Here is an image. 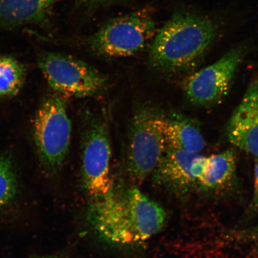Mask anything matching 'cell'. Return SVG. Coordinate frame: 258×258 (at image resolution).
I'll return each mask as SVG.
<instances>
[{
  "instance_id": "6da1fadb",
  "label": "cell",
  "mask_w": 258,
  "mask_h": 258,
  "mask_svg": "<svg viewBox=\"0 0 258 258\" xmlns=\"http://www.w3.org/2000/svg\"><path fill=\"white\" fill-rule=\"evenodd\" d=\"M92 228L102 240L134 244L153 237L165 224L166 212L137 188L115 190L93 199L88 211Z\"/></svg>"
},
{
  "instance_id": "7a4b0ae2",
  "label": "cell",
  "mask_w": 258,
  "mask_h": 258,
  "mask_svg": "<svg viewBox=\"0 0 258 258\" xmlns=\"http://www.w3.org/2000/svg\"><path fill=\"white\" fill-rule=\"evenodd\" d=\"M219 32L212 19L189 12H176L155 35L149 53L154 69L163 73L188 70L211 47Z\"/></svg>"
},
{
  "instance_id": "3957f363",
  "label": "cell",
  "mask_w": 258,
  "mask_h": 258,
  "mask_svg": "<svg viewBox=\"0 0 258 258\" xmlns=\"http://www.w3.org/2000/svg\"><path fill=\"white\" fill-rule=\"evenodd\" d=\"M162 111L151 105L139 108L131 119L126 165L129 176L142 182L154 172L166 150Z\"/></svg>"
},
{
  "instance_id": "277c9868",
  "label": "cell",
  "mask_w": 258,
  "mask_h": 258,
  "mask_svg": "<svg viewBox=\"0 0 258 258\" xmlns=\"http://www.w3.org/2000/svg\"><path fill=\"white\" fill-rule=\"evenodd\" d=\"M156 22L146 11L109 19L89 38L93 53L105 57H127L139 52L154 36Z\"/></svg>"
},
{
  "instance_id": "5b68a950",
  "label": "cell",
  "mask_w": 258,
  "mask_h": 258,
  "mask_svg": "<svg viewBox=\"0 0 258 258\" xmlns=\"http://www.w3.org/2000/svg\"><path fill=\"white\" fill-rule=\"evenodd\" d=\"M72 122L62 97H47L35 114L34 140L45 170L56 173L62 168L69 153Z\"/></svg>"
},
{
  "instance_id": "8992f818",
  "label": "cell",
  "mask_w": 258,
  "mask_h": 258,
  "mask_svg": "<svg viewBox=\"0 0 258 258\" xmlns=\"http://www.w3.org/2000/svg\"><path fill=\"white\" fill-rule=\"evenodd\" d=\"M111 154L107 120L104 115L91 114L82 134V174L83 186L93 199L101 198L114 189Z\"/></svg>"
},
{
  "instance_id": "52a82bcc",
  "label": "cell",
  "mask_w": 258,
  "mask_h": 258,
  "mask_svg": "<svg viewBox=\"0 0 258 258\" xmlns=\"http://www.w3.org/2000/svg\"><path fill=\"white\" fill-rule=\"evenodd\" d=\"M38 67L51 88L61 95L86 98L104 90V74L88 63L57 53H46L38 59Z\"/></svg>"
},
{
  "instance_id": "ba28073f",
  "label": "cell",
  "mask_w": 258,
  "mask_h": 258,
  "mask_svg": "<svg viewBox=\"0 0 258 258\" xmlns=\"http://www.w3.org/2000/svg\"><path fill=\"white\" fill-rule=\"evenodd\" d=\"M243 54V48H232L217 62L186 78L183 89L188 101L205 106L220 102L230 89Z\"/></svg>"
},
{
  "instance_id": "9c48e42d",
  "label": "cell",
  "mask_w": 258,
  "mask_h": 258,
  "mask_svg": "<svg viewBox=\"0 0 258 258\" xmlns=\"http://www.w3.org/2000/svg\"><path fill=\"white\" fill-rule=\"evenodd\" d=\"M206 157L200 154L166 147L153 173L154 182L177 195H185L199 188Z\"/></svg>"
},
{
  "instance_id": "30bf717a",
  "label": "cell",
  "mask_w": 258,
  "mask_h": 258,
  "mask_svg": "<svg viewBox=\"0 0 258 258\" xmlns=\"http://www.w3.org/2000/svg\"><path fill=\"white\" fill-rule=\"evenodd\" d=\"M228 140L234 147L258 158V82L250 84L227 126Z\"/></svg>"
},
{
  "instance_id": "8fae6325",
  "label": "cell",
  "mask_w": 258,
  "mask_h": 258,
  "mask_svg": "<svg viewBox=\"0 0 258 258\" xmlns=\"http://www.w3.org/2000/svg\"><path fill=\"white\" fill-rule=\"evenodd\" d=\"M61 0H0V30L50 26L53 10Z\"/></svg>"
},
{
  "instance_id": "7c38bea8",
  "label": "cell",
  "mask_w": 258,
  "mask_h": 258,
  "mask_svg": "<svg viewBox=\"0 0 258 258\" xmlns=\"http://www.w3.org/2000/svg\"><path fill=\"white\" fill-rule=\"evenodd\" d=\"M166 147L199 154L204 149L205 141L201 128L192 119L177 112L164 118Z\"/></svg>"
},
{
  "instance_id": "4fadbf2b",
  "label": "cell",
  "mask_w": 258,
  "mask_h": 258,
  "mask_svg": "<svg viewBox=\"0 0 258 258\" xmlns=\"http://www.w3.org/2000/svg\"><path fill=\"white\" fill-rule=\"evenodd\" d=\"M234 150L206 157L199 188L206 192H217L227 188L234 181L236 169Z\"/></svg>"
},
{
  "instance_id": "5bb4252c",
  "label": "cell",
  "mask_w": 258,
  "mask_h": 258,
  "mask_svg": "<svg viewBox=\"0 0 258 258\" xmlns=\"http://www.w3.org/2000/svg\"><path fill=\"white\" fill-rule=\"evenodd\" d=\"M25 79L23 64L14 57L0 56V99L18 95L23 87Z\"/></svg>"
},
{
  "instance_id": "9a60e30c",
  "label": "cell",
  "mask_w": 258,
  "mask_h": 258,
  "mask_svg": "<svg viewBox=\"0 0 258 258\" xmlns=\"http://www.w3.org/2000/svg\"><path fill=\"white\" fill-rule=\"evenodd\" d=\"M17 192V178L12 161L0 154V207L12 201Z\"/></svg>"
},
{
  "instance_id": "2e32d148",
  "label": "cell",
  "mask_w": 258,
  "mask_h": 258,
  "mask_svg": "<svg viewBox=\"0 0 258 258\" xmlns=\"http://www.w3.org/2000/svg\"><path fill=\"white\" fill-rule=\"evenodd\" d=\"M121 1L122 0H77V3L81 8L91 12Z\"/></svg>"
},
{
  "instance_id": "e0dca14e",
  "label": "cell",
  "mask_w": 258,
  "mask_h": 258,
  "mask_svg": "<svg viewBox=\"0 0 258 258\" xmlns=\"http://www.w3.org/2000/svg\"><path fill=\"white\" fill-rule=\"evenodd\" d=\"M249 211L251 213L258 212V158H256L255 165H254L253 195L250 203Z\"/></svg>"
},
{
  "instance_id": "ac0fdd59",
  "label": "cell",
  "mask_w": 258,
  "mask_h": 258,
  "mask_svg": "<svg viewBox=\"0 0 258 258\" xmlns=\"http://www.w3.org/2000/svg\"><path fill=\"white\" fill-rule=\"evenodd\" d=\"M250 233L253 239L258 242V224L250 228Z\"/></svg>"
},
{
  "instance_id": "d6986e66",
  "label": "cell",
  "mask_w": 258,
  "mask_h": 258,
  "mask_svg": "<svg viewBox=\"0 0 258 258\" xmlns=\"http://www.w3.org/2000/svg\"><path fill=\"white\" fill-rule=\"evenodd\" d=\"M37 258H64L62 256H54V255H51V256H42V257H37Z\"/></svg>"
}]
</instances>
